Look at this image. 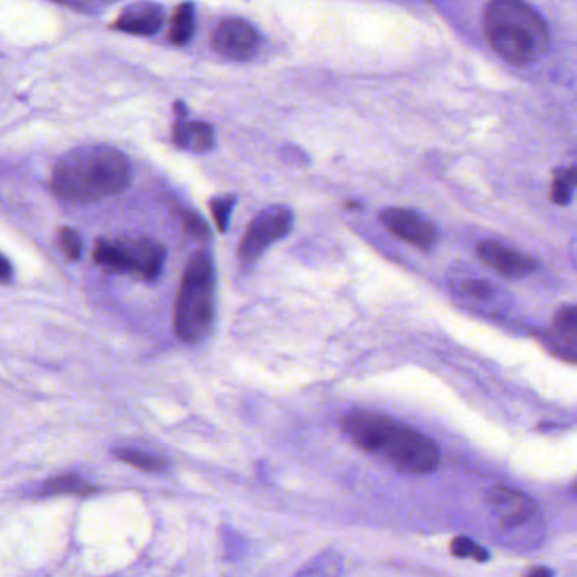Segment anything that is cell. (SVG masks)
<instances>
[{
  "mask_svg": "<svg viewBox=\"0 0 577 577\" xmlns=\"http://www.w3.org/2000/svg\"><path fill=\"white\" fill-rule=\"evenodd\" d=\"M343 430L357 448L378 455L400 473L426 476L441 464V451L432 439L382 413L349 411Z\"/></svg>",
  "mask_w": 577,
  "mask_h": 577,
  "instance_id": "6da1fadb",
  "label": "cell"
},
{
  "mask_svg": "<svg viewBox=\"0 0 577 577\" xmlns=\"http://www.w3.org/2000/svg\"><path fill=\"white\" fill-rule=\"evenodd\" d=\"M126 156L108 146H92L66 155L54 167L51 188L65 202L88 203L123 193L130 183Z\"/></svg>",
  "mask_w": 577,
  "mask_h": 577,
  "instance_id": "7a4b0ae2",
  "label": "cell"
},
{
  "mask_svg": "<svg viewBox=\"0 0 577 577\" xmlns=\"http://www.w3.org/2000/svg\"><path fill=\"white\" fill-rule=\"evenodd\" d=\"M483 25L490 46L512 65H534L550 44L547 21L527 0H490Z\"/></svg>",
  "mask_w": 577,
  "mask_h": 577,
  "instance_id": "3957f363",
  "label": "cell"
},
{
  "mask_svg": "<svg viewBox=\"0 0 577 577\" xmlns=\"http://www.w3.org/2000/svg\"><path fill=\"white\" fill-rule=\"evenodd\" d=\"M216 271L209 253L191 258L175 302V334L185 343H200L212 333L216 318Z\"/></svg>",
  "mask_w": 577,
  "mask_h": 577,
  "instance_id": "277c9868",
  "label": "cell"
},
{
  "mask_svg": "<svg viewBox=\"0 0 577 577\" xmlns=\"http://www.w3.org/2000/svg\"><path fill=\"white\" fill-rule=\"evenodd\" d=\"M167 260L165 245L149 238L101 239L95 245L94 261L113 273H130L155 282Z\"/></svg>",
  "mask_w": 577,
  "mask_h": 577,
  "instance_id": "5b68a950",
  "label": "cell"
},
{
  "mask_svg": "<svg viewBox=\"0 0 577 577\" xmlns=\"http://www.w3.org/2000/svg\"><path fill=\"white\" fill-rule=\"evenodd\" d=\"M293 228L292 210L283 206H271L258 213L239 244V260L251 264L270 248L273 242L285 238Z\"/></svg>",
  "mask_w": 577,
  "mask_h": 577,
  "instance_id": "8992f818",
  "label": "cell"
},
{
  "mask_svg": "<svg viewBox=\"0 0 577 577\" xmlns=\"http://www.w3.org/2000/svg\"><path fill=\"white\" fill-rule=\"evenodd\" d=\"M379 219L391 234L408 244L416 245L417 250L430 251L439 239L436 225L416 210L390 207L379 213Z\"/></svg>",
  "mask_w": 577,
  "mask_h": 577,
  "instance_id": "52a82bcc",
  "label": "cell"
},
{
  "mask_svg": "<svg viewBox=\"0 0 577 577\" xmlns=\"http://www.w3.org/2000/svg\"><path fill=\"white\" fill-rule=\"evenodd\" d=\"M486 500L503 531L525 527L537 515V505L534 500L512 487H493L487 491Z\"/></svg>",
  "mask_w": 577,
  "mask_h": 577,
  "instance_id": "ba28073f",
  "label": "cell"
},
{
  "mask_svg": "<svg viewBox=\"0 0 577 577\" xmlns=\"http://www.w3.org/2000/svg\"><path fill=\"white\" fill-rule=\"evenodd\" d=\"M256 30L242 19H224L212 33V46L225 59L250 60L258 50Z\"/></svg>",
  "mask_w": 577,
  "mask_h": 577,
  "instance_id": "9c48e42d",
  "label": "cell"
},
{
  "mask_svg": "<svg viewBox=\"0 0 577 577\" xmlns=\"http://www.w3.org/2000/svg\"><path fill=\"white\" fill-rule=\"evenodd\" d=\"M478 256L484 264L508 279H522V276L534 273L537 267L532 258L494 241L481 242L478 245Z\"/></svg>",
  "mask_w": 577,
  "mask_h": 577,
  "instance_id": "30bf717a",
  "label": "cell"
},
{
  "mask_svg": "<svg viewBox=\"0 0 577 577\" xmlns=\"http://www.w3.org/2000/svg\"><path fill=\"white\" fill-rule=\"evenodd\" d=\"M165 12L158 4L151 2H139V4L129 6L120 12L114 28L127 34H136V36H153L161 30Z\"/></svg>",
  "mask_w": 577,
  "mask_h": 577,
  "instance_id": "8fae6325",
  "label": "cell"
},
{
  "mask_svg": "<svg viewBox=\"0 0 577 577\" xmlns=\"http://www.w3.org/2000/svg\"><path fill=\"white\" fill-rule=\"evenodd\" d=\"M97 487L84 478L76 476V474H62V476L51 478L50 481H46L41 493L44 496H54V494L88 496V494L97 493Z\"/></svg>",
  "mask_w": 577,
  "mask_h": 577,
  "instance_id": "7c38bea8",
  "label": "cell"
},
{
  "mask_svg": "<svg viewBox=\"0 0 577 577\" xmlns=\"http://www.w3.org/2000/svg\"><path fill=\"white\" fill-rule=\"evenodd\" d=\"M193 33H196V8L191 2H183L175 12L168 38L174 44H185L193 38Z\"/></svg>",
  "mask_w": 577,
  "mask_h": 577,
  "instance_id": "4fadbf2b",
  "label": "cell"
},
{
  "mask_svg": "<svg viewBox=\"0 0 577 577\" xmlns=\"http://www.w3.org/2000/svg\"><path fill=\"white\" fill-rule=\"evenodd\" d=\"M113 454L119 461L126 462L137 470L148 471V473H161L168 465L165 459L148 454V452L137 451V449H116Z\"/></svg>",
  "mask_w": 577,
  "mask_h": 577,
  "instance_id": "5bb4252c",
  "label": "cell"
},
{
  "mask_svg": "<svg viewBox=\"0 0 577 577\" xmlns=\"http://www.w3.org/2000/svg\"><path fill=\"white\" fill-rule=\"evenodd\" d=\"M177 216L181 228H183V231L190 234L191 238L209 239V225L206 224V221H203L199 213L193 212V210L178 209Z\"/></svg>",
  "mask_w": 577,
  "mask_h": 577,
  "instance_id": "9a60e30c",
  "label": "cell"
},
{
  "mask_svg": "<svg viewBox=\"0 0 577 577\" xmlns=\"http://www.w3.org/2000/svg\"><path fill=\"white\" fill-rule=\"evenodd\" d=\"M451 553L452 556L459 557V559H468L470 557V559H474L476 563H484V560L490 559L486 548L480 547V545L474 544L468 537L454 538L451 544Z\"/></svg>",
  "mask_w": 577,
  "mask_h": 577,
  "instance_id": "2e32d148",
  "label": "cell"
},
{
  "mask_svg": "<svg viewBox=\"0 0 577 577\" xmlns=\"http://www.w3.org/2000/svg\"><path fill=\"white\" fill-rule=\"evenodd\" d=\"M59 245L70 261H78L84 250V242L75 229L62 228L59 231Z\"/></svg>",
  "mask_w": 577,
  "mask_h": 577,
  "instance_id": "e0dca14e",
  "label": "cell"
},
{
  "mask_svg": "<svg viewBox=\"0 0 577 577\" xmlns=\"http://www.w3.org/2000/svg\"><path fill=\"white\" fill-rule=\"evenodd\" d=\"M234 203V197H219V199H213L212 202H210V212H212L213 221H216L217 229H219V232H222V234L228 231Z\"/></svg>",
  "mask_w": 577,
  "mask_h": 577,
  "instance_id": "ac0fdd59",
  "label": "cell"
},
{
  "mask_svg": "<svg viewBox=\"0 0 577 577\" xmlns=\"http://www.w3.org/2000/svg\"><path fill=\"white\" fill-rule=\"evenodd\" d=\"M190 127V148L197 153L209 151L213 146V130L206 123H188Z\"/></svg>",
  "mask_w": 577,
  "mask_h": 577,
  "instance_id": "d6986e66",
  "label": "cell"
},
{
  "mask_svg": "<svg viewBox=\"0 0 577 577\" xmlns=\"http://www.w3.org/2000/svg\"><path fill=\"white\" fill-rule=\"evenodd\" d=\"M554 325L559 333L577 337V305L576 307L560 308L554 317Z\"/></svg>",
  "mask_w": 577,
  "mask_h": 577,
  "instance_id": "ffe728a7",
  "label": "cell"
},
{
  "mask_svg": "<svg viewBox=\"0 0 577 577\" xmlns=\"http://www.w3.org/2000/svg\"><path fill=\"white\" fill-rule=\"evenodd\" d=\"M462 292L471 298L478 300V302H486V300L493 298L494 290L490 283L483 282V280H468L462 283Z\"/></svg>",
  "mask_w": 577,
  "mask_h": 577,
  "instance_id": "44dd1931",
  "label": "cell"
},
{
  "mask_svg": "<svg viewBox=\"0 0 577 577\" xmlns=\"http://www.w3.org/2000/svg\"><path fill=\"white\" fill-rule=\"evenodd\" d=\"M573 199V187L560 178L554 177L553 187H550V200L556 206H567Z\"/></svg>",
  "mask_w": 577,
  "mask_h": 577,
  "instance_id": "7402d4cb",
  "label": "cell"
},
{
  "mask_svg": "<svg viewBox=\"0 0 577 577\" xmlns=\"http://www.w3.org/2000/svg\"><path fill=\"white\" fill-rule=\"evenodd\" d=\"M556 177L560 178V180L569 183L570 187L577 188V167L563 168V170L556 171Z\"/></svg>",
  "mask_w": 577,
  "mask_h": 577,
  "instance_id": "603a6c76",
  "label": "cell"
},
{
  "mask_svg": "<svg viewBox=\"0 0 577 577\" xmlns=\"http://www.w3.org/2000/svg\"><path fill=\"white\" fill-rule=\"evenodd\" d=\"M11 263H9L8 258H2V273H0V279H2V282L9 283L11 282Z\"/></svg>",
  "mask_w": 577,
  "mask_h": 577,
  "instance_id": "cb8c5ba5",
  "label": "cell"
},
{
  "mask_svg": "<svg viewBox=\"0 0 577 577\" xmlns=\"http://www.w3.org/2000/svg\"><path fill=\"white\" fill-rule=\"evenodd\" d=\"M528 576H553V570L544 569V567H538V569L528 570Z\"/></svg>",
  "mask_w": 577,
  "mask_h": 577,
  "instance_id": "d4e9b609",
  "label": "cell"
},
{
  "mask_svg": "<svg viewBox=\"0 0 577 577\" xmlns=\"http://www.w3.org/2000/svg\"><path fill=\"white\" fill-rule=\"evenodd\" d=\"M175 114H177L178 117H185V114H187V111H185V105L181 104V102H177V104H175Z\"/></svg>",
  "mask_w": 577,
  "mask_h": 577,
  "instance_id": "484cf974",
  "label": "cell"
},
{
  "mask_svg": "<svg viewBox=\"0 0 577 577\" xmlns=\"http://www.w3.org/2000/svg\"><path fill=\"white\" fill-rule=\"evenodd\" d=\"M570 493H573L574 499H577V481H574L573 486H570Z\"/></svg>",
  "mask_w": 577,
  "mask_h": 577,
  "instance_id": "4316f807",
  "label": "cell"
}]
</instances>
